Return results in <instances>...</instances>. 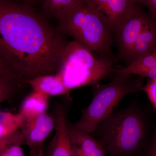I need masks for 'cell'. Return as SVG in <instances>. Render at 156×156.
<instances>
[{
    "instance_id": "6da1fadb",
    "label": "cell",
    "mask_w": 156,
    "mask_h": 156,
    "mask_svg": "<svg viewBox=\"0 0 156 156\" xmlns=\"http://www.w3.org/2000/svg\"><path fill=\"white\" fill-rule=\"evenodd\" d=\"M68 43L33 10L0 0V55L21 83L56 74Z\"/></svg>"
},
{
    "instance_id": "7a4b0ae2",
    "label": "cell",
    "mask_w": 156,
    "mask_h": 156,
    "mask_svg": "<svg viewBox=\"0 0 156 156\" xmlns=\"http://www.w3.org/2000/svg\"><path fill=\"white\" fill-rule=\"evenodd\" d=\"M151 118L147 109L135 100L112 112L91 134L108 156H142L152 133Z\"/></svg>"
},
{
    "instance_id": "3957f363",
    "label": "cell",
    "mask_w": 156,
    "mask_h": 156,
    "mask_svg": "<svg viewBox=\"0 0 156 156\" xmlns=\"http://www.w3.org/2000/svg\"><path fill=\"white\" fill-rule=\"evenodd\" d=\"M57 20L59 31L72 37L95 56L107 57L116 62L112 50L113 35L85 0H80Z\"/></svg>"
},
{
    "instance_id": "277c9868",
    "label": "cell",
    "mask_w": 156,
    "mask_h": 156,
    "mask_svg": "<svg viewBox=\"0 0 156 156\" xmlns=\"http://www.w3.org/2000/svg\"><path fill=\"white\" fill-rule=\"evenodd\" d=\"M115 76L111 82L105 84H96L92 88V99L90 104L82 111L79 121L73 124L75 128L92 133L123 98L140 91L144 77L135 76L114 70Z\"/></svg>"
},
{
    "instance_id": "5b68a950",
    "label": "cell",
    "mask_w": 156,
    "mask_h": 156,
    "mask_svg": "<svg viewBox=\"0 0 156 156\" xmlns=\"http://www.w3.org/2000/svg\"><path fill=\"white\" fill-rule=\"evenodd\" d=\"M115 62L107 57L94 55L75 41L68 43L61 65L56 73L69 90L95 85L111 73Z\"/></svg>"
},
{
    "instance_id": "8992f818",
    "label": "cell",
    "mask_w": 156,
    "mask_h": 156,
    "mask_svg": "<svg viewBox=\"0 0 156 156\" xmlns=\"http://www.w3.org/2000/svg\"><path fill=\"white\" fill-rule=\"evenodd\" d=\"M115 39L116 62L131 64L156 50V20L136 6Z\"/></svg>"
},
{
    "instance_id": "52a82bcc",
    "label": "cell",
    "mask_w": 156,
    "mask_h": 156,
    "mask_svg": "<svg viewBox=\"0 0 156 156\" xmlns=\"http://www.w3.org/2000/svg\"><path fill=\"white\" fill-rule=\"evenodd\" d=\"M115 35L134 14L135 0H85Z\"/></svg>"
},
{
    "instance_id": "ba28073f",
    "label": "cell",
    "mask_w": 156,
    "mask_h": 156,
    "mask_svg": "<svg viewBox=\"0 0 156 156\" xmlns=\"http://www.w3.org/2000/svg\"><path fill=\"white\" fill-rule=\"evenodd\" d=\"M55 127L53 115L45 112L36 117L23 120L19 130L24 144L30 149V156H36L43 147V143Z\"/></svg>"
},
{
    "instance_id": "9c48e42d",
    "label": "cell",
    "mask_w": 156,
    "mask_h": 156,
    "mask_svg": "<svg viewBox=\"0 0 156 156\" xmlns=\"http://www.w3.org/2000/svg\"><path fill=\"white\" fill-rule=\"evenodd\" d=\"M69 108L66 104L58 103L55 105L53 116L56 131L47 151H45L46 156H75L68 126Z\"/></svg>"
},
{
    "instance_id": "30bf717a",
    "label": "cell",
    "mask_w": 156,
    "mask_h": 156,
    "mask_svg": "<svg viewBox=\"0 0 156 156\" xmlns=\"http://www.w3.org/2000/svg\"><path fill=\"white\" fill-rule=\"evenodd\" d=\"M69 132L73 144L76 146V156H108L102 143L92 134L75 128L68 122Z\"/></svg>"
},
{
    "instance_id": "8fae6325",
    "label": "cell",
    "mask_w": 156,
    "mask_h": 156,
    "mask_svg": "<svg viewBox=\"0 0 156 156\" xmlns=\"http://www.w3.org/2000/svg\"><path fill=\"white\" fill-rule=\"evenodd\" d=\"M23 83L28 84L34 91L49 97L66 95L69 92L61 78L56 74L39 76L31 80L23 81Z\"/></svg>"
},
{
    "instance_id": "7c38bea8",
    "label": "cell",
    "mask_w": 156,
    "mask_h": 156,
    "mask_svg": "<svg viewBox=\"0 0 156 156\" xmlns=\"http://www.w3.org/2000/svg\"><path fill=\"white\" fill-rule=\"evenodd\" d=\"M49 97L33 90L24 98L17 113L25 120L47 112Z\"/></svg>"
},
{
    "instance_id": "4fadbf2b",
    "label": "cell",
    "mask_w": 156,
    "mask_h": 156,
    "mask_svg": "<svg viewBox=\"0 0 156 156\" xmlns=\"http://www.w3.org/2000/svg\"><path fill=\"white\" fill-rule=\"evenodd\" d=\"M117 71L156 80V50Z\"/></svg>"
},
{
    "instance_id": "5bb4252c",
    "label": "cell",
    "mask_w": 156,
    "mask_h": 156,
    "mask_svg": "<svg viewBox=\"0 0 156 156\" xmlns=\"http://www.w3.org/2000/svg\"><path fill=\"white\" fill-rule=\"evenodd\" d=\"M24 140L19 130L0 140V156H25L21 145Z\"/></svg>"
},
{
    "instance_id": "9a60e30c",
    "label": "cell",
    "mask_w": 156,
    "mask_h": 156,
    "mask_svg": "<svg viewBox=\"0 0 156 156\" xmlns=\"http://www.w3.org/2000/svg\"><path fill=\"white\" fill-rule=\"evenodd\" d=\"M23 120L18 113L0 110V140L19 130Z\"/></svg>"
},
{
    "instance_id": "2e32d148",
    "label": "cell",
    "mask_w": 156,
    "mask_h": 156,
    "mask_svg": "<svg viewBox=\"0 0 156 156\" xmlns=\"http://www.w3.org/2000/svg\"><path fill=\"white\" fill-rule=\"evenodd\" d=\"M80 0H43L44 12L50 17H58Z\"/></svg>"
},
{
    "instance_id": "e0dca14e",
    "label": "cell",
    "mask_w": 156,
    "mask_h": 156,
    "mask_svg": "<svg viewBox=\"0 0 156 156\" xmlns=\"http://www.w3.org/2000/svg\"><path fill=\"white\" fill-rule=\"evenodd\" d=\"M20 83L21 82L12 78H0V104L14 97Z\"/></svg>"
},
{
    "instance_id": "ac0fdd59",
    "label": "cell",
    "mask_w": 156,
    "mask_h": 156,
    "mask_svg": "<svg viewBox=\"0 0 156 156\" xmlns=\"http://www.w3.org/2000/svg\"><path fill=\"white\" fill-rule=\"evenodd\" d=\"M140 91L145 92L152 105L156 110V80L149 79L146 84L140 88Z\"/></svg>"
},
{
    "instance_id": "d6986e66",
    "label": "cell",
    "mask_w": 156,
    "mask_h": 156,
    "mask_svg": "<svg viewBox=\"0 0 156 156\" xmlns=\"http://www.w3.org/2000/svg\"><path fill=\"white\" fill-rule=\"evenodd\" d=\"M142 156H156V125L153 129L150 140Z\"/></svg>"
},
{
    "instance_id": "ffe728a7",
    "label": "cell",
    "mask_w": 156,
    "mask_h": 156,
    "mask_svg": "<svg viewBox=\"0 0 156 156\" xmlns=\"http://www.w3.org/2000/svg\"><path fill=\"white\" fill-rule=\"evenodd\" d=\"M135 1L136 3L147 7L151 17L156 20V0H135Z\"/></svg>"
},
{
    "instance_id": "44dd1931",
    "label": "cell",
    "mask_w": 156,
    "mask_h": 156,
    "mask_svg": "<svg viewBox=\"0 0 156 156\" xmlns=\"http://www.w3.org/2000/svg\"><path fill=\"white\" fill-rule=\"evenodd\" d=\"M14 78L5 62L0 55V78Z\"/></svg>"
},
{
    "instance_id": "7402d4cb",
    "label": "cell",
    "mask_w": 156,
    "mask_h": 156,
    "mask_svg": "<svg viewBox=\"0 0 156 156\" xmlns=\"http://www.w3.org/2000/svg\"><path fill=\"white\" fill-rule=\"evenodd\" d=\"M36 156H46L44 148L43 147L39 151L38 153Z\"/></svg>"
}]
</instances>
